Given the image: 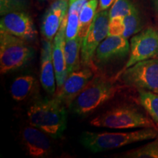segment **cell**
<instances>
[{
  "mask_svg": "<svg viewBox=\"0 0 158 158\" xmlns=\"http://www.w3.org/2000/svg\"><path fill=\"white\" fill-rule=\"evenodd\" d=\"M124 30V17L116 16L110 19L108 36H123Z\"/></svg>",
  "mask_w": 158,
  "mask_h": 158,
  "instance_id": "cell-25",
  "label": "cell"
},
{
  "mask_svg": "<svg viewBox=\"0 0 158 158\" xmlns=\"http://www.w3.org/2000/svg\"><path fill=\"white\" fill-rule=\"evenodd\" d=\"M67 13L62 10L48 8L45 11L40 27L41 34L45 40L53 41Z\"/></svg>",
  "mask_w": 158,
  "mask_h": 158,
  "instance_id": "cell-16",
  "label": "cell"
},
{
  "mask_svg": "<svg viewBox=\"0 0 158 158\" xmlns=\"http://www.w3.org/2000/svg\"><path fill=\"white\" fill-rule=\"evenodd\" d=\"M29 5L27 0H0V15L18 11H27Z\"/></svg>",
  "mask_w": 158,
  "mask_h": 158,
  "instance_id": "cell-24",
  "label": "cell"
},
{
  "mask_svg": "<svg viewBox=\"0 0 158 158\" xmlns=\"http://www.w3.org/2000/svg\"><path fill=\"white\" fill-rule=\"evenodd\" d=\"M70 0H54L48 8L51 10H62L65 13H68Z\"/></svg>",
  "mask_w": 158,
  "mask_h": 158,
  "instance_id": "cell-26",
  "label": "cell"
},
{
  "mask_svg": "<svg viewBox=\"0 0 158 158\" xmlns=\"http://www.w3.org/2000/svg\"><path fill=\"white\" fill-rule=\"evenodd\" d=\"M93 77L94 73L92 68L82 66V68L68 75L63 86L57 91L55 97L66 107H69Z\"/></svg>",
  "mask_w": 158,
  "mask_h": 158,
  "instance_id": "cell-11",
  "label": "cell"
},
{
  "mask_svg": "<svg viewBox=\"0 0 158 158\" xmlns=\"http://www.w3.org/2000/svg\"><path fill=\"white\" fill-rule=\"evenodd\" d=\"M89 0H70L67 13V25L65 30L66 40L76 38L78 34L79 15L82 7Z\"/></svg>",
  "mask_w": 158,
  "mask_h": 158,
  "instance_id": "cell-17",
  "label": "cell"
},
{
  "mask_svg": "<svg viewBox=\"0 0 158 158\" xmlns=\"http://www.w3.org/2000/svg\"><path fill=\"white\" fill-rule=\"evenodd\" d=\"M138 100L158 128V93L149 90L139 89Z\"/></svg>",
  "mask_w": 158,
  "mask_h": 158,
  "instance_id": "cell-20",
  "label": "cell"
},
{
  "mask_svg": "<svg viewBox=\"0 0 158 158\" xmlns=\"http://www.w3.org/2000/svg\"><path fill=\"white\" fill-rule=\"evenodd\" d=\"M90 124L93 127L110 129L157 128L151 118L130 106H119L106 110L92 118Z\"/></svg>",
  "mask_w": 158,
  "mask_h": 158,
  "instance_id": "cell-4",
  "label": "cell"
},
{
  "mask_svg": "<svg viewBox=\"0 0 158 158\" xmlns=\"http://www.w3.org/2000/svg\"><path fill=\"white\" fill-rule=\"evenodd\" d=\"M37 89V78L31 75H23L13 80L10 86V94L15 101L21 102L31 98Z\"/></svg>",
  "mask_w": 158,
  "mask_h": 158,
  "instance_id": "cell-15",
  "label": "cell"
},
{
  "mask_svg": "<svg viewBox=\"0 0 158 158\" xmlns=\"http://www.w3.org/2000/svg\"><path fill=\"white\" fill-rule=\"evenodd\" d=\"M0 32L14 35L27 41L36 39L37 31L34 21L27 11H18L2 15L0 20Z\"/></svg>",
  "mask_w": 158,
  "mask_h": 158,
  "instance_id": "cell-9",
  "label": "cell"
},
{
  "mask_svg": "<svg viewBox=\"0 0 158 158\" xmlns=\"http://www.w3.org/2000/svg\"><path fill=\"white\" fill-rule=\"evenodd\" d=\"M110 15L108 10L97 12L89 31L82 41L81 51V66L93 69V59L99 45L108 37Z\"/></svg>",
  "mask_w": 158,
  "mask_h": 158,
  "instance_id": "cell-7",
  "label": "cell"
},
{
  "mask_svg": "<svg viewBox=\"0 0 158 158\" xmlns=\"http://www.w3.org/2000/svg\"></svg>",
  "mask_w": 158,
  "mask_h": 158,
  "instance_id": "cell-30",
  "label": "cell"
},
{
  "mask_svg": "<svg viewBox=\"0 0 158 158\" xmlns=\"http://www.w3.org/2000/svg\"><path fill=\"white\" fill-rule=\"evenodd\" d=\"M29 123L54 139L61 138L67 128L66 106L56 97L35 100L27 110Z\"/></svg>",
  "mask_w": 158,
  "mask_h": 158,
  "instance_id": "cell-1",
  "label": "cell"
},
{
  "mask_svg": "<svg viewBox=\"0 0 158 158\" xmlns=\"http://www.w3.org/2000/svg\"><path fill=\"white\" fill-rule=\"evenodd\" d=\"M124 23L125 26L123 37L128 39L141 30L142 24L140 14L137 9L124 17Z\"/></svg>",
  "mask_w": 158,
  "mask_h": 158,
  "instance_id": "cell-22",
  "label": "cell"
},
{
  "mask_svg": "<svg viewBox=\"0 0 158 158\" xmlns=\"http://www.w3.org/2000/svg\"><path fill=\"white\" fill-rule=\"evenodd\" d=\"M115 2V0H98V11L108 10Z\"/></svg>",
  "mask_w": 158,
  "mask_h": 158,
  "instance_id": "cell-27",
  "label": "cell"
},
{
  "mask_svg": "<svg viewBox=\"0 0 158 158\" xmlns=\"http://www.w3.org/2000/svg\"><path fill=\"white\" fill-rule=\"evenodd\" d=\"M21 143L27 155L35 158L48 157L52 152L50 136L35 127H23L21 132Z\"/></svg>",
  "mask_w": 158,
  "mask_h": 158,
  "instance_id": "cell-12",
  "label": "cell"
},
{
  "mask_svg": "<svg viewBox=\"0 0 158 158\" xmlns=\"http://www.w3.org/2000/svg\"><path fill=\"white\" fill-rule=\"evenodd\" d=\"M52 42L44 40L40 54V81L47 93L54 95L56 90V74L52 57Z\"/></svg>",
  "mask_w": 158,
  "mask_h": 158,
  "instance_id": "cell-14",
  "label": "cell"
},
{
  "mask_svg": "<svg viewBox=\"0 0 158 158\" xmlns=\"http://www.w3.org/2000/svg\"><path fill=\"white\" fill-rule=\"evenodd\" d=\"M129 158H158V138L145 145L122 154Z\"/></svg>",
  "mask_w": 158,
  "mask_h": 158,
  "instance_id": "cell-21",
  "label": "cell"
},
{
  "mask_svg": "<svg viewBox=\"0 0 158 158\" xmlns=\"http://www.w3.org/2000/svg\"><path fill=\"white\" fill-rule=\"evenodd\" d=\"M98 8V0H89L84 5L79 15V28L78 36L84 38L95 17Z\"/></svg>",
  "mask_w": 158,
  "mask_h": 158,
  "instance_id": "cell-19",
  "label": "cell"
},
{
  "mask_svg": "<svg viewBox=\"0 0 158 158\" xmlns=\"http://www.w3.org/2000/svg\"><path fill=\"white\" fill-rule=\"evenodd\" d=\"M67 25V15L63 19L62 25L52 42V57L54 65L56 81V91L60 89L68 77L66 59H65V30Z\"/></svg>",
  "mask_w": 158,
  "mask_h": 158,
  "instance_id": "cell-13",
  "label": "cell"
},
{
  "mask_svg": "<svg viewBox=\"0 0 158 158\" xmlns=\"http://www.w3.org/2000/svg\"><path fill=\"white\" fill-rule=\"evenodd\" d=\"M135 9L130 0H115L109 10L110 19L116 16L124 17Z\"/></svg>",
  "mask_w": 158,
  "mask_h": 158,
  "instance_id": "cell-23",
  "label": "cell"
},
{
  "mask_svg": "<svg viewBox=\"0 0 158 158\" xmlns=\"http://www.w3.org/2000/svg\"><path fill=\"white\" fill-rule=\"evenodd\" d=\"M129 58L123 71L135 63L158 56V31L153 27L140 31L130 40Z\"/></svg>",
  "mask_w": 158,
  "mask_h": 158,
  "instance_id": "cell-8",
  "label": "cell"
},
{
  "mask_svg": "<svg viewBox=\"0 0 158 158\" xmlns=\"http://www.w3.org/2000/svg\"><path fill=\"white\" fill-rule=\"evenodd\" d=\"M124 85L158 93V59L138 62L118 74Z\"/></svg>",
  "mask_w": 158,
  "mask_h": 158,
  "instance_id": "cell-6",
  "label": "cell"
},
{
  "mask_svg": "<svg viewBox=\"0 0 158 158\" xmlns=\"http://www.w3.org/2000/svg\"><path fill=\"white\" fill-rule=\"evenodd\" d=\"M154 1V5H155V7L158 15V0H153Z\"/></svg>",
  "mask_w": 158,
  "mask_h": 158,
  "instance_id": "cell-28",
  "label": "cell"
},
{
  "mask_svg": "<svg viewBox=\"0 0 158 158\" xmlns=\"http://www.w3.org/2000/svg\"><path fill=\"white\" fill-rule=\"evenodd\" d=\"M82 41L78 36L73 39L66 40L64 50L68 75L81 68V51Z\"/></svg>",
  "mask_w": 158,
  "mask_h": 158,
  "instance_id": "cell-18",
  "label": "cell"
},
{
  "mask_svg": "<svg viewBox=\"0 0 158 158\" xmlns=\"http://www.w3.org/2000/svg\"><path fill=\"white\" fill-rule=\"evenodd\" d=\"M157 135L158 129L153 127L141 128L135 131L118 133L85 131L80 136V142L86 149L92 152L98 153L118 149L137 142L155 139Z\"/></svg>",
  "mask_w": 158,
  "mask_h": 158,
  "instance_id": "cell-2",
  "label": "cell"
},
{
  "mask_svg": "<svg viewBox=\"0 0 158 158\" xmlns=\"http://www.w3.org/2000/svg\"><path fill=\"white\" fill-rule=\"evenodd\" d=\"M130 44L123 36H108L101 42L94 54L93 63L105 65L117 59L125 58L130 54Z\"/></svg>",
  "mask_w": 158,
  "mask_h": 158,
  "instance_id": "cell-10",
  "label": "cell"
},
{
  "mask_svg": "<svg viewBox=\"0 0 158 158\" xmlns=\"http://www.w3.org/2000/svg\"><path fill=\"white\" fill-rule=\"evenodd\" d=\"M117 90L114 78L104 75H94L68 108L76 115L86 116L113 98Z\"/></svg>",
  "mask_w": 158,
  "mask_h": 158,
  "instance_id": "cell-3",
  "label": "cell"
},
{
  "mask_svg": "<svg viewBox=\"0 0 158 158\" xmlns=\"http://www.w3.org/2000/svg\"><path fill=\"white\" fill-rule=\"evenodd\" d=\"M43 1H47V0H43Z\"/></svg>",
  "mask_w": 158,
  "mask_h": 158,
  "instance_id": "cell-29",
  "label": "cell"
},
{
  "mask_svg": "<svg viewBox=\"0 0 158 158\" xmlns=\"http://www.w3.org/2000/svg\"><path fill=\"white\" fill-rule=\"evenodd\" d=\"M34 50L28 41L0 32V72L7 74L19 70L30 62Z\"/></svg>",
  "mask_w": 158,
  "mask_h": 158,
  "instance_id": "cell-5",
  "label": "cell"
}]
</instances>
